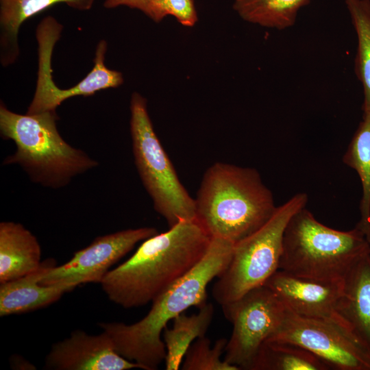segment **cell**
I'll use <instances>...</instances> for the list:
<instances>
[{
  "mask_svg": "<svg viewBox=\"0 0 370 370\" xmlns=\"http://www.w3.org/2000/svg\"><path fill=\"white\" fill-rule=\"evenodd\" d=\"M211 238L195 219L182 220L143 241L129 259L105 275L101 288L124 308L145 306L199 262Z\"/></svg>",
  "mask_w": 370,
  "mask_h": 370,
  "instance_id": "obj_1",
  "label": "cell"
},
{
  "mask_svg": "<svg viewBox=\"0 0 370 370\" xmlns=\"http://www.w3.org/2000/svg\"><path fill=\"white\" fill-rule=\"evenodd\" d=\"M234 243L212 238L199 262L188 273L152 301L148 313L132 324L100 323L110 336L116 352L140 365L144 370H156L164 361L166 347L162 332L167 323L188 308H200L207 303V287L227 268Z\"/></svg>",
  "mask_w": 370,
  "mask_h": 370,
  "instance_id": "obj_2",
  "label": "cell"
},
{
  "mask_svg": "<svg viewBox=\"0 0 370 370\" xmlns=\"http://www.w3.org/2000/svg\"><path fill=\"white\" fill-rule=\"evenodd\" d=\"M195 202V220L208 234L234 244L262 226L278 207L256 169L225 162L208 168Z\"/></svg>",
  "mask_w": 370,
  "mask_h": 370,
  "instance_id": "obj_3",
  "label": "cell"
},
{
  "mask_svg": "<svg viewBox=\"0 0 370 370\" xmlns=\"http://www.w3.org/2000/svg\"><path fill=\"white\" fill-rule=\"evenodd\" d=\"M56 112L18 114L0 104V133L12 140L16 152L3 164H18L32 181L43 186L59 188L75 176L97 166L84 151L73 147L60 134Z\"/></svg>",
  "mask_w": 370,
  "mask_h": 370,
  "instance_id": "obj_4",
  "label": "cell"
},
{
  "mask_svg": "<svg viewBox=\"0 0 370 370\" xmlns=\"http://www.w3.org/2000/svg\"><path fill=\"white\" fill-rule=\"evenodd\" d=\"M368 254L370 241L358 227L348 231L331 228L304 207L286 225L279 269L310 279L343 280Z\"/></svg>",
  "mask_w": 370,
  "mask_h": 370,
  "instance_id": "obj_5",
  "label": "cell"
},
{
  "mask_svg": "<svg viewBox=\"0 0 370 370\" xmlns=\"http://www.w3.org/2000/svg\"><path fill=\"white\" fill-rule=\"evenodd\" d=\"M308 197L299 193L278 206L271 217L256 231L234 245L231 260L212 287L221 306L262 286L279 269L283 236L291 217L306 207Z\"/></svg>",
  "mask_w": 370,
  "mask_h": 370,
  "instance_id": "obj_6",
  "label": "cell"
},
{
  "mask_svg": "<svg viewBox=\"0 0 370 370\" xmlns=\"http://www.w3.org/2000/svg\"><path fill=\"white\" fill-rule=\"evenodd\" d=\"M130 110L134 163L155 210L169 227L182 220L195 219V199L180 182L154 131L146 99L137 92H133Z\"/></svg>",
  "mask_w": 370,
  "mask_h": 370,
  "instance_id": "obj_7",
  "label": "cell"
},
{
  "mask_svg": "<svg viewBox=\"0 0 370 370\" xmlns=\"http://www.w3.org/2000/svg\"><path fill=\"white\" fill-rule=\"evenodd\" d=\"M63 26L54 17L47 16L38 25L36 38L38 42V66L36 90L27 114L56 112L65 100L77 96L88 97L101 90L120 86L124 82L121 72L105 65L108 42L100 40L96 47L94 66L79 83L62 89L53 79L51 60L56 43L60 38Z\"/></svg>",
  "mask_w": 370,
  "mask_h": 370,
  "instance_id": "obj_8",
  "label": "cell"
},
{
  "mask_svg": "<svg viewBox=\"0 0 370 370\" xmlns=\"http://www.w3.org/2000/svg\"><path fill=\"white\" fill-rule=\"evenodd\" d=\"M221 307L232 325L224 360L240 369L251 370L260 348L281 326L287 309L265 285Z\"/></svg>",
  "mask_w": 370,
  "mask_h": 370,
  "instance_id": "obj_9",
  "label": "cell"
},
{
  "mask_svg": "<svg viewBox=\"0 0 370 370\" xmlns=\"http://www.w3.org/2000/svg\"><path fill=\"white\" fill-rule=\"evenodd\" d=\"M267 340L299 345L330 369L370 370V351L347 328L334 320L300 316L287 309L281 326Z\"/></svg>",
  "mask_w": 370,
  "mask_h": 370,
  "instance_id": "obj_10",
  "label": "cell"
},
{
  "mask_svg": "<svg viewBox=\"0 0 370 370\" xmlns=\"http://www.w3.org/2000/svg\"><path fill=\"white\" fill-rule=\"evenodd\" d=\"M158 233L151 227L127 229L97 237L88 246L76 251L60 266L45 273L39 283L52 285L75 282L100 283L110 268L139 242Z\"/></svg>",
  "mask_w": 370,
  "mask_h": 370,
  "instance_id": "obj_11",
  "label": "cell"
},
{
  "mask_svg": "<svg viewBox=\"0 0 370 370\" xmlns=\"http://www.w3.org/2000/svg\"><path fill=\"white\" fill-rule=\"evenodd\" d=\"M264 285L292 312L307 317L331 319L343 325L336 312L343 280H314L278 269Z\"/></svg>",
  "mask_w": 370,
  "mask_h": 370,
  "instance_id": "obj_12",
  "label": "cell"
},
{
  "mask_svg": "<svg viewBox=\"0 0 370 370\" xmlns=\"http://www.w3.org/2000/svg\"><path fill=\"white\" fill-rule=\"evenodd\" d=\"M45 368L54 370H127L143 367L119 354L107 332L90 335L75 330L57 342L46 356Z\"/></svg>",
  "mask_w": 370,
  "mask_h": 370,
  "instance_id": "obj_13",
  "label": "cell"
},
{
  "mask_svg": "<svg viewBox=\"0 0 370 370\" xmlns=\"http://www.w3.org/2000/svg\"><path fill=\"white\" fill-rule=\"evenodd\" d=\"M55 266V260L48 258L42 262L36 271L1 284L0 316L26 313L47 306L58 300L66 292L79 286L75 282L40 284V278Z\"/></svg>",
  "mask_w": 370,
  "mask_h": 370,
  "instance_id": "obj_14",
  "label": "cell"
},
{
  "mask_svg": "<svg viewBox=\"0 0 370 370\" xmlns=\"http://www.w3.org/2000/svg\"><path fill=\"white\" fill-rule=\"evenodd\" d=\"M336 312L343 325L370 351V254L360 259L343 279Z\"/></svg>",
  "mask_w": 370,
  "mask_h": 370,
  "instance_id": "obj_15",
  "label": "cell"
},
{
  "mask_svg": "<svg viewBox=\"0 0 370 370\" xmlns=\"http://www.w3.org/2000/svg\"><path fill=\"white\" fill-rule=\"evenodd\" d=\"M95 0H0V61L3 66L16 61L20 54L18 32L22 24L32 16L57 3L86 11Z\"/></svg>",
  "mask_w": 370,
  "mask_h": 370,
  "instance_id": "obj_16",
  "label": "cell"
},
{
  "mask_svg": "<svg viewBox=\"0 0 370 370\" xmlns=\"http://www.w3.org/2000/svg\"><path fill=\"white\" fill-rule=\"evenodd\" d=\"M41 248L36 237L22 224L0 223V283L16 280L41 265Z\"/></svg>",
  "mask_w": 370,
  "mask_h": 370,
  "instance_id": "obj_17",
  "label": "cell"
},
{
  "mask_svg": "<svg viewBox=\"0 0 370 370\" xmlns=\"http://www.w3.org/2000/svg\"><path fill=\"white\" fill-rule=\"evenodd\" d=\"M214 307L206 303L197 313L187 315L184 312L173 321L171 328H164L163 341L166 347L164 360L166 370L180 369L184 357L190 345L198 338L206 336L213 316Z\"/></svg>",
  "mask_w": 370,
  "mask_h": 370,
  "instance_id": "obj_18",
  "label": "cell"
},
{
  "mask_svg": "<svg viewBox=\"0 0 370 370\" xmlns=\"http://www.w3.org/2000/svg\"><path fill=\"white\" fill-rule=\"evenodd\" d=\"M343 161L354 169L360 177V219L356 226L370 241V112H363L362 119L344 153Z\"/></svg>",
  "mask_w": 370,
  "mask_h": 370,
  "instance_id": "obj_19",
  "label": "cell"
},
{
  "mask_svg": "<svg viewBox=\"0 0 370 370\" xmlns=\"http://www.w3.org/2000/svg\"><path fill=\"white\" fill-rule=\"evenodd\" d=\"M311 0H234L233 8L244 21L284 30L293 27L301 9Z\"/></svg>",
  "mask_w": 370,
  "mask_h": 370,
  "instance_id": "obj_20",
  "label": "cell"
},
{
  "mask_svg": "<svg viewBox=\"0 0 370 370\" xmlns=\"http://www.w3.org/2000/svg\"><path fill=\"white\" fill-rule=\"evenodd\" d=\"M330 367L307 349L288 342L267 340L251 370H328Z\"/></svg>",
  "mask_w": 370,
  "mask_h": 370,
  "instance_id": "obj_21",
  "label": "cell"
},
{
  "mask_svg": "<svg viewBox=\"0 0 370 370\" xmlns=\"http://www.w3.org/2000/svg\"><path fill=\"white\" fill-rule=\"evenodd\" d=\"M357 36L355 74L364 94L363 112H370V0H345Z\"/></svg>",
  "mask_w": 370,
  "mask_h": 370,
  "instance_id": "obj_22",
  "label": "cell"
},
{
  "mask_svg": "<svg viewBox=\"0 0 370 370\" xmlns=\"http://www.w3.org/2000/svg\"><path fill=\"white\" fill-rule=\"evenodd\" d=\"M227 339L221 338L212 347L206 336L197 338L188 349L182 365L183 370H240L221 359L225 353Z\"/></svg>",
  "mask_w": 370,
  "mask_h": 370,
  "instance_id": "obj_23",
  "label": "cell"
},
{
  "mask_svg": "<svg viewBox=\"0 0 370 370\" xmlns=\"http://www.w3.org/2000/svg\"><path fill=\"white\" fill-rule=\"evenodd\" d=\"M145 15L157 23L171 15L186 27H193L197 21L193 0H153Z\"/></svg>",
  "mask_w": 370,
  "mask_h": 370,
  "instance_id": "obj_24",
  "label": "cell"
},
{
  "mask_svg": "<svg viewBox=\"0 0 370 370\" xmlns=\"http://www.w3.org/2000/svg\"><path fill=\"white\" fill-rule=\"evenodd\" d=\"M153 0H105L103 6L107 9L127 6L143 12L145 14Z\"/></svg>",
  "mask_w": 370,
  "mask_h": 370,
  "instance_id": "obj_25",
  "label": "cell"
}]
</instances>
